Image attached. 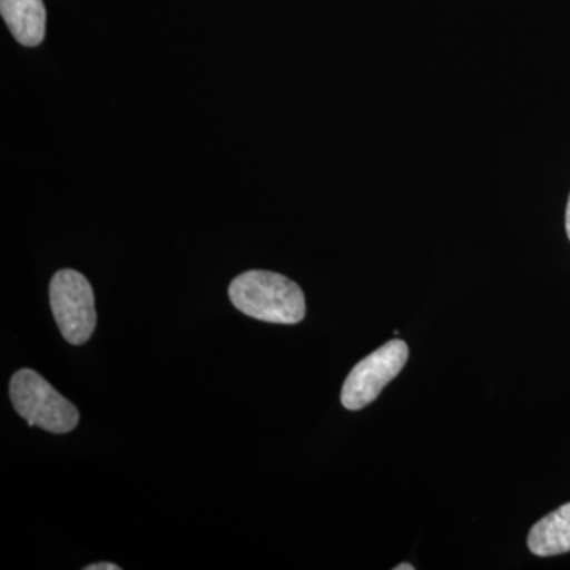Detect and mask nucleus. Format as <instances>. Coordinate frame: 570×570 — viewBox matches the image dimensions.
Segmentation results:
<instances>
[{
	"label": "nucleus",
	"mask_w": 570,
	"mask_h": 570,
	"mask_svg": "<svg viewBox=\"0 0 570 570\" xmlns=\"http://www.w3.org/2000/svg\"><path fill=\"white\" fill-rule=\"evenodd\" d=\"M414 566L407 564V562H404V564L396 566L395 570H414Z\"/></svg>",
	"instance_id": "nucleus-9"
},
{
	"label": "nucleus",
	"mask_w": 570,
	"mask_h": 570,
	"mask_svg": "<svg viewBox=\"0 0 570 570\" xmlns=\"http://www.w3.org/2000/svg\"><path fill=\"white\" fill-rule=\"evenodd\" d=\"M10 400L29 426L50 433H70L80 422V412L67 397L32 370H20L10 381Z\"/></svg>",
	"instance_id": "nucleus-2"
},
{
	"label": "nucleus",
	"mask_w": 570,
	"mask_h": 570,
	"mask_svg": "<svg viewBox=\"0 0 570 570\" xmlns=\"http://www.w3.org/2000/svg\"><path fill=\"white\" fill-rule=\"evenodd\" d=\"M119 566L111 564V562H99V564L88 566L86 570H119Z\"/></svg>",
	"instance_id": "nucleus-7"
},
{
	"label": "nucleus",
	"mask_w": 570,
	"mask_h": 570,
	"mask_svg": "<svg viewBox=\"0 0 570 570\" xmlns=\"http://www.w3.org/2000/svg\"><path fill=\"white\" fill-rule=\"evenodd\" d=\"M528 549L535 557H557L570 551V502L543 517L528 535Z\"/></svg>",
	"instance_id": "nucleus-6"
},
{
	"label": "nucleus",
	"mask_w": 570,
	"mask_h": 570,
	"mask_svg": "<svg viewBox=\"0 0 570 570\" xmlns=\"http://www.w3.org/2000/svg\"><path fill=\"white\" fill-rule=\"evenodd\" d=\"M50 303L63 340L73 346L88 343L97 325L96 298L91 284L75 269L52 276Z\"/></svg>",
	"instance_id": "nucleus-3"
},
{
	"label": "nucleus",
	"mask_w": 570,
	"mask_h": 570,
	"mask_svg": "<svg viewBox=\"0 0 570 570\" xmlns=\"http://www.w3.org/2000/svg\"><path fill=\"white\" fill-rule=\"evenodd\" d=\"M407 358V344L401 340H393L356 363L341 392L343 406L348 411H360L373 403L385 385L401 373Z\"/></svg>",
	"instance_id": "nucleus-4"
},
{
	"label": "nucleus",
	"mask_w": 570,
	"mask_h": 570,
	"mask_svg": "<svg viewBox=\"0 0 570 570\" xmlns=\"http://www.w3.org/2000/svg\"><path fill=\"white\" fill-rule=\"evenodd\" d=\"M228 296L236 309L268 324L294 325L305 318L306 299L299 285L277 273L253 272L235 277Z\"/></svg>",
	"instance_id": "nucleus-1"
},
{
	"label": "nucleus",
	"mask_w": 570,
	"mask_h": 570,
	"mask_svg": "<svg viewBox=\"0 0 570 570\" xmlns=\"http://www.w3.org/2000/svg\"><path fill=\"white\" fill-rule=\"evenodd\" d=\"M566 232H568V236L570 239V197L568 202V209H566Z\"/></svg>",
	"instance_id": "nucleus-8"
},
{
	"label": "nucleus",
	"mask_w": 570,
	"mask_h": 570,
	"mask_svg": "<svg viewBox=\"0 0 570 570\" xmlns=\"http://www.w3.org/2000/svg\"><path fill=\"white\" fill-rule=\"evenodd\" d=\"M0 13L14 39L24 47H37L47 32L43 0H0Z\"/></svg>",
	"instance_id": "nucleus-5"
}]
</instances>
